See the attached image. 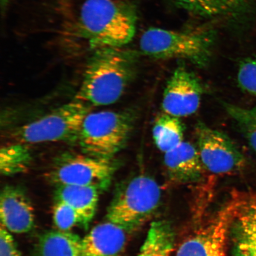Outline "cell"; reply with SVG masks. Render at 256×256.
Wrapping results in <instances>:
<instances>
[{
    "mask_svg": "<svg viewBox=\"0 0 256 256\" xmlns=\"http://www.w3.org/2000/svg\"><path fill=\"white\" fill-rule=\"evenodd\" d=\"M94 50L75 98L92 107L116 103L136 76L137 54L123 47Z\"/></svg>",
    "mask_w": 256,
    "mask_h": 256,
    "instance_id": "cell-1",
    "label": "cell"
},
{
    "mask_svg": "<svg viewBox=\"0 0 256 256\" xmlns=\"http://www.w3.org/2000/svg\"><path fill=\"white\" fill-rule=\"evenodd\" d=\"M137 16L132 4L122 0H86L80 10L82 36L94 50L122 48L135 36Z\"/></svg>",
    "mask_w": 256,
    "mask_h": 256,
    "instance_id": "cell-2",
    "label": "cell"
},
{
    "mask_svg": "<svg viewBox=\"0 0 256 256\" xmlns=\"http://www.w3.org/2000/svg\"><path fill=\"white\" fill-rule=\"evenodd\" d=\"M215 42V33L211 30L152 28L142 35L140 46L144 54L154 58L184 60L204 67L210 62Z\"/></svg>",
    "mask_w": 256,
    "mask_h": 256,
    "instance_id": "cell-3",
    "label": "cell"
},
{
    "mask_svg": "<svg viewBox=\"0 0 256 256\" xmlns=\"http://www.w3.org/2000/svg\"><path fill=\"white\" fill-rule=\"evenodd\" d=\"M133 110L90 112L80 129L82 152L102 158H114L126 146L136 120Z\"/></svg>",
    "mask_w": 256,
    "mask_h": 256,
    "instance_id": "cell-4",
    "label": "cell"
},
{
    "mask_svg": "<svg viewBox=\"0 0 256 256\" xmlns=\"http://www.w3.org/2000/svg\"><path fill=\"white\" fill-rule=\"evenodd\" d=\"M162 198V188L145 174L130 178L118 186L107 212L108 222L127 232L136 230L155 213Z\"/></svg>",
    "mask_w": 256,
    "mask_h": 256,
    "instance_id": "cell-5",
    "label": "cell"
},
{
    "mask_svg": "<svg viewBox=\"0 0 256 256\" xmlns=\"http://www.w3.org/2000/svg\"><path fill=\"white\" fill-rule=\"evenodd\" d=\"M92 107L75 98L36 120L14 128L10 138L26 144L78 142L83 120Z\"/></svg>",
    "mask_w": 256,
    "mask_h": 256,
    "instance_id": "cell-6",
    "label": "cell"
},
{
    "mask_svg": "<svg viewBox=\"0 0 256 256\" xmlns=\"http://www.w3.org/2000/svg\"><path fill=\"white\" fill-rule=\"evenodd\" d=\"M120 166L115 158H96L84 153L64 152L54 159L46 174L51 184L60 186H81L108 190Z\"/></svg>",
    "mask_w": 256,
    "mask_h": 256,
    "instance_id": "cell-7",
    "label": "cell"
},
{
    "mask_svg": "<svg viewBox=\"0 0 256 256\" xmlns=\"http://www.w3.org/2000/svg\"><path fill=\"white\" fill-rule=\"evenodd\" d=\"M236 204V194L226 206L182 242L176 256H226Z\"/></svg>",
    "mask_w": 256,
    "mask_h": 256,
    "instance_id": "cell-8",
    "label": "cell"
},
{
    "mask_svg": "<svg viewBox=\"0 0 256 256\" xmlns=\"http://www.w3.org/2000/svg\"><path fill=\"white\" fill-rule=\"evenodd\" d=\"M194 134L202 162L209 174H232L245 167L244 156L226 134L200 121L195 126Z\"/></svg>",
    "mask_w": 256,
    "mask_h": 256,
    "instance_id": "cell-9",
    "label": "cell"
},
{
    "mask_svg": "<svg viewBox=\"0 0 256 256\" xmlns=\"http://www.w3.org/2000/svg\"><path fill=\"white\" fill-rule=\"evenodd\" d=\"M204 90L199 78L180 65L174 70L166 85L162 110L165 114L179 118L190 116L199 108Z\"/></svg>",
    "mask_w": 256,
    "mask_h": 256,
    "instance_id": "cell-10",
    "label": "cell"
},
{
    "mask_svg": "<svg viewBox=\"0 0 256 256\" xmlns=\"http://www.w3.org/2000/svg\"><path fill=\"white\" fill-rule=\"evenodd\" d=\"M1 224L9 232H30L34 226L33 206L26 192L18 186L6 185L0 195Z\"/></svg>",
    "mask_w": 256,
    "mask_h": 256,
    "instance_id": "cell-11",
    "label": "cell"
},
{
    "mask_svg": "<svg viewBox=\"0 0 256 256\" xmlns=\"http://www.w3.org/2000/svg\"><path fill=\"white\" fill-rule=\"evenodd\" d=\"M191 14L206 19L238 24L252 14L254 0H172Z\"/></svg>",
    "mask_w": 256,
    "mask_h": 256,
    "instance_id": "cell-12",
    "label": "cell"
},
{
    "mask_svg": "<svg viewBox=\"0 0 256 256\" xmlns=\"http://www.w3.org/2000/svg\"><path fill=\"white\" fill-rule=\"evenodd\" d=\"M232 232L235 256H256V194H236Z\"/></svg>",
    "mask_w": 256,
    "mask_h": 256,
    "instance_id": "cell-13",
    "label": "cell"
},
{
    "mask_svg": "<svg viewBox=\"0 0 256 256\" xmlns=\"http://www.w3.org/2000/svg\"><path fill=\"white\" fill-rule=\"evenodd\" d=\"M164 165L168 178L176 183H200L207 172L197 147L188 142L164 153Z\"/></svg>",
    "mask_w": 256,
    "mask_h": 256,
    "instance_id": "cell-14",
    "label": "cell"
},
{
    "mask_svg": "<svg viewBox=\"0 0 256 256\" xmlns=\"http://www.w3.org/2000/svg\"><path fill=\"white\" fill-rule=\"evenodd\" d=\"M126 233L108 220L98 224L82 238L80 256H119L126 246Z\"/></svg>",
    "mask_w": 256,
    "mask_h": 256,
    "instance_id": "cell-15",
    "label": "cell"
},
{
    "mask_svg": "<svg viewBox=\"0 0 256 256\" xmlns=\"http://www.w3.org/2000/svg\"><path fill=\"white\" fill-rule=\"evenodd\" d=\"M98 188L81 186H56L54 200L68 204L78 214L80 225L87 229L97 210L99 194Z\"/></svg>",
    "mask_w": 256,
    "mask_h": 256,
    "instance_id": "cell-16",
    "label": "cell"
},
{
    "mask_svg": "<svg viewBox=\"0 0 256 256\" xmlns=\"http://www.w3.org/2000/svg\"><path fill=\"white\" fill-rule=\"evenodd\" d=\"M82 238L72 232L50 230L42 234L34 246V256H80Z\"/></svg>",
    "mask_w": 256,
    "mask_h": 256,
    "instance_id": "cell-17",
    "label": "cell"
},
{
    "mask_svg": "<svg viewBox=\"0 0 256 256\" xmlns=\"http://www.w3.org/2000/svg\"><path fill=\"white\" fill-rule=\"evenodd\" d=\"M184 126L180 118L167 114L156 120L152 128L153 140L160 151L166 153L184 142Z\"/></svg>",
    "mask_w": 256,
    "mask_h": 256,
    "instance_id": "cell-18",
    "label": "cell"
},
{
    "mask_svg": "<svg viewBox=\"0 0 256 256\" xmlns=\"http://www.w3.org/2000/svg\"><path fill=\"white\" fill-rule=\"evenodd\" d=\"M174 242L170 224L164 220L154 222L137 256H170Z\"/></svg>",
    "mask_w": 256,
    "mask_h": 256,
    "instance_id": "cell-19",
    "label": "cell"
},
{
    "mask_svg": "<svg viewBox=\"0 0 256 256\" xmlns=\"http://www.w3.org/2000/svg\"><path fill=\"white\" fill-rule=\"evenodd\" d=\"M32 161L27 144L16 142L2 147L0 152V171L5 176H12L27 171Z\"/></svg>",
    "mask_w": 256,
    "mask_h": 256,
    "instance_id": "cell-20",
    "label": "cell"
},
{
    "mask_svg": "<svg viewBox=\"0 0 256 256\" xmlns=\"http://www.w3.org/2000/svg\"><path fill=\"white\" fill-rule=\"evenodd\" d=\"M226 113L238 124L251 148L256 152V107L245 108L222 102Z\"/></svg>",
    "mask_w": 256,
    "mask_h": 256,
    "instance_id": "cell-21",
    "label": "cell"
},
{
    "mask_svg": "<svg viewBox=\"0 0 256 256\" xmlns=\"http://www.w3.org/2000/svg\"><path fill=\"white\" fill-rule=\"evenodd\" d=\"M238 84L242 90L256 97V57H248L240 64Z\"/></svg>",
    "mask_w": 256,
    "mask_h": 256,
    "instance_id": "cell-22",
    "label": "cell"
},
{
    "mask_svg": "<svg viewBox=\"0 0 256 256\" xmlns=\"http://www.w3.org/2000/svg\"><path fill=\"white\" fill-rule=\"evenodd\" d=\"M53 218L56 226L62 231L68 232L74 226L80 225L78 214L68 204L62 202L55 200Z\"/></svg>",
    "mask_w": 256,
    "mask_h": 256,
    "instance_id": "cell-23",
    "label": "cell"
},
{
    "mask_svg": "<svg viewBox=\"0 0 256 256\" xmlns=\"http://www.w3.org/2000/svg\"><path fill=\"white\" fill-rule=\"evenodd\" d=\"M0 256H20L14 238L2 224L0 228Z\"/></svg>",
    "mask_w": 256,
    "mask_h": 256,
    "instance_id": "cell-24",
    "label": "cell"
},
{
    "mask_svg": "<svg viewBox=\"0 0 256 256\" xmlns=\"http://www.w3.org/2000/svg\"><path fill=\"white\" fill-rule=\"evenodd\" d=\"M2 2H4V4H5L6 2H7L8 0H2Z\"/></svg>",
    "mask_w": 256,
    "mask_h": 256,
    "instance_id": "cell-25",
    "label": "cell"
}]
</instances>
